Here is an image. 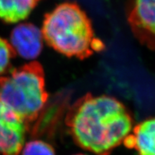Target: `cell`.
Here are the masks:
<instances>
[{
    "label": "cell",
    "mask_w": 155,
    "mask_h": 155,
    "mask_svg": "<svg viewBox=\"0 0 155 155\" xmlns=\"http://www.w3.org/2000/svg\"><path fill=\"white\" fill-rule=\"evenodd\" d=\"M138 155H155V117L149 118L133 129Z\"/></svg>",
    "instance_id": "cell-8"
},
{
    "label": "cell",
    "mask_w": 155,
    "mask_h": 155,
    "mask_svg": "<svg viewBox=\"0 0 155 155\" xmlns=\"http://www.w3.org/2000/svg\"><path fill=\"white\" fill-rule=\"evenodd\" d=\"M48 99L42 65L32 61L0 77V103L29 127L40 115Z\"/></svg>",
    "instance_id": "cell-3"
},
{
    "label": "cell",
    "mask_w": 155,
    "mask_h": 155,
    "mask_svg": "<svg viewBox=\"0 0 155 155\" xmlns=\"http://www.w3.org/2000/svg\"><path fill=\"white\" fill-rule=\"evenodd\" d=\"M42 31L32 23H21L10 35V44L16 53L22 58L32 60L38 58L42 50Z\"/></svg>",
    "instance_id": "cell-6"
},
{
    "label": "cell",
    "mask_w": 155,
    "mask_h": 155,
    "mask_svg": "<svg viewBox=\"0 0 155 155\" xmlns=\"http://www.w3.org/2000/svg\"><path fill=\"white\" fill-rule=\"evenodd\" d=\"M28 131L25 122L0 103V155H19Z\"/></svg>",
    "instance_id": "cell-5"
},
{
    "label": "cell",
    "mask_w": 155,
    "mask_h": 155,
    "mask_svg": "<svg viewBox=\"0 0 155 155\" xmlns=\"http://www.w3.org/2000/svg\"><path fill=\"white\" fill-rule=\"evenodd\" d=\"M127 15L135 38L155 51V0H127Z\"/></svg>",
    "instance_id": "cell-4"
},
{
    "label": "cell",
    "mask_w": 155,
    "mask_h": 155,
    "mask_svg": "<svg viewBox=\"0 0 155 155\" xmlns=\"http://www.w3.org/2000/svg\"><path fill=\"white\" fill-rule=\"evenodd\" d=\"M22 155H55L51 145L42 140H33L22 148Z\"/></svg>",
    "instance_id": "cell-10"
},
{
    "label": "cell",
    "mask_w": 155,
    "mask_h": 155,
    "mask_svg": "<svg viewBox=\"0 0 155 155\" xmlns=\"http://www.w3.org/2000/svg\"><path fill=\"white\" fill-rule=\"evenodd\" d=\"M65 125L78 146L96 155H110L133 129L131 112L119 100L87 94L65 116Z\"/></svg>",
    "instance_id": "cell-1"
},
{
    "label": "cell",
    "mask_w": 155,
    "mask_h": 155,
    "mask_svg": "<svg viewBox=\"0 0 155 155\" xmlns=\"http://www.w3.org/2000/svg\"><path fill=\"white\" fill-rule=\"evenodd\" d=\"M75 155H85V154H75Z\"/></svg>",
    "instance_id": "cell-11"
},
{
    "label": "cell",
    "mask_w": 155,
    "mask_h": 155,
    "mask_svg": "<svg viewBox=\"0 0 155 155\" xmlns=\"http://www.w3.org/2000/svg\"><path fill=\"white\" fill-rule=\"evenodd\" d=\"M42 0H0V19L11 24L24 20Z\"/></svg>",
    "instance_id": "cell-7"
},
{
    "label": "cell",
    "mask_w": 155,
    "mask_h": 155,
    "mask_svg": "<svg viewBox=\"0 0 155 155\" xmlns=\"http://www.w3.org/2000/svg\"><path fill=\"white\" fill-rule=\"evenodd\" d=\"M41 31L50 47L68 58L86 59L105 47L95 37L86 12L75 2L62 3L47 13Z\"/></svg>",
    "instance_id": "cell-2"
},
{
    "label": "cell",
    "mask_w": 155,
    "mask_h": 155,
    "mask_svg": "<svg viewBox=\"0 0 155 155\" xmlns=\"http://www.w3.org/2000/svg\"><path fill=\"white\" fill-rule=\"evenodd\" d=\"M16 56V52L10 42L0 37V77L12 70V61Z\"/></svg>",
    "instance_id": "cell-9"
}]
</instances>
